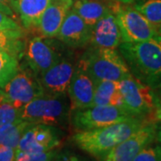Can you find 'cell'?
<instances>
[{
    "label": "cell",
    "mask_w": 161,
    "mask_h": 161,
    "mask_svg": "<svg viewBox=\"0 0 161 161\" xmlns=\"http://www.w3.org/2000/svg\"><path fill=\"white\" fill-rule=\"evenodd\" d=\"M118 48L133 77L152 90L161 86V35Z\"/></svg>",
    "instance_id": "1"
},
{
    "label": "cell",
    "mask_w": 161,
    "mask_h": 161,
    "mask_svg": "<svg viewBox=\"0 0 161 161\" xmlns=\"http://www.w3.org/2000/svg\"><path fill=\"white\" fill-rule=\"evenodd\" d=\"M147 122L145 117H135L108 126L79 131L74 135L73 140L79 149L92 157L102 159L114 147Z\"/></svg>",
    "instance_id": "2"
},
{
    "label": "cell",
    "mask_w": 161,
    "mask_h": 161,
    "mask_svg": "<svg viewBox=\"0 0 161 161\" xmlns=\"http://www.w3.org/2000/svg\"><path fill=\"white\" fill-rule=\"evenodd\" d=\"M96 80H119L132 75L120 52L114 48L93 47L78 64Z\"/></svg>",
    "instance_id": "3"
},
{
    "label": "cell",
    "mask_w": 161,
    "mask_h": 161,
    "mask_svg": "<svg viewBox=\"0 0 161 161\" xmlns=\"http://www.w3.org/2000/svg\"><path fill=\"white\" fill-rule=\"evenodd\" d=\"M120 30L122 42L135 43L159 34L158 26L151 23L133 6H124L120 2L112 4Z\"/></svg>",
    "instance_id": "4"
},
{
    "label": "cell",
    "mask_w": 161,
    "mask_h": 161,
    "mask_svg": "<svg viewBox=\"0 0 161 161\" xmlns=\"http://www.w3.org/2000/svg\"><path fill=\"white\" fill-rule=\"evenodd\" d=\"M135 117L140 116L132 115L121 108L95 105L86 108L75 109L73 115V124L76 129L85 131L108 126Z\"/></svg>",
    "instance_id": "5"
},
{
    "label": "cell",
    "mask_w": 161,
    "mask_h": 161,
    "mask_svg": "<svg viewBox=\"0 0 161 161\" xmlns=\"http://www.w3.org/2000/svg\"><path fill=\"white\" fill-rule=\"evenodd\" d=\"M66 116V108L59 97L43 95L24 105L21 108V119L31 124L58 125Z\"/></svg>",
    "instance_id": "6"
},
{
    "label": "cell",
    "mask_w": 161,
    "mask_h": 161,
    "mask_svg": "<svg viewBox=\"0 0 161 161\" xmlns=\"http://www.w3.org/2000/svg\"><path fill=\"white\" fill-rule=\"evenodd\" d=\"M125 109L132 115L145 117L153 112L156 98L153 90L132 75L118 81Z\"/></svg>",
    "instance_id": "7"
},
{
    "label": "cell",
    "mask_w": 161,
    "mask_h": 161,
    "mask_svg": "<svg viewBox=\"0 0 161 161\" xmlns=\"http://www.w3.org/2000/svg\"><path fill=\"white\" fill-rule=\"evenodd\" d=\"M2 91L4 98L17 108H22L32 99L45 95L40 80L31 69L27 71L19 68Z\"/></svg>",
    "instance_id": "8"
},
{
    "label": "cell",
    "mask_w": 161,
    "mask_h": 161,
    "mask_svg": "<svg viewBox=\"0 0 161 161\" xmlns=\"http://www.w3.org/2000/svg\"><path fill=\"white\" fill-rule=\"evenodd\" d=\"M158 127L155 123L147 122L128 138L114 147L102 159L106 161L133 160L139 152L155 141Z\"/></svg>",
    "instance_id": "9"
},
{
    "label": "cell",
    "mask_w": 161,
    "mask_h": 161,
    "mask_svg": "<svg viewBox=\"0 0 161 161\" xmlns=\"http://www.w3.org/2000/svg\"><path fill=\"white\" fill-rule=\"evenodd\" d=\"M59 145L60 138L58 136V131L53 125L31 124L23 132L15 151H47L54 150Z\"/></svg>",
    "instance_id": "10"
},
{
    "label": "cell",
    "mask_w": 161,
    "mask_h": 161,
    "mask_svg": "<svg viewBox=\"0 0 161 161\" xmlns=\"http://www.w3.org/2000/svg\"><path fill=\"white\" fill-rule=\"evenodd\" d=\"M26 62L36 75L46 72L61 60L59 54L44 37H34L30 40L25 50Z\"/></svg>",
    "instance_id": "11"
},
{
    "label": "cell",
    "mask_w": 161,
    "mask_h": 161,
    "mask_svg": "<svg viewBox=\"0 0 161 161\" xmlns=\"http://www.w3.org/2000/svg\"><path fill=\"white\" fill-rule=\"evenodd\" d=\"M92 27L71 7L56 38L72 47H83L92 39Z\"/></svg>",
    "instance_id": "12"
},
{
    "label": "cell",
    "mask_w": 161,
    "mask_h": 161,
    "mask_svg": "<svg viewBox=\"0 0 161 161\" xmlns=\"http://www.w3.org/2000/svg\"><path fill=\"white\" fill-rule=\"evenodd\" d=\"M75 71L73 64L68 60H59L46 72L40 75V82L45 95L61 97L67 92Z\"/></svg>",
    "instance_id": "13"
},
{
    "label": "cell",
    "mask_w": 161,
    "mask_h": 161,
    "mask_svg": "<svg viewBox=\"0 0 161 161\" xmlns=\"http://www.w3.org/2000/svg\"><path fill=\"white\" fill-rule=\"evenodd\" d=\"M91 44L93 47L116 49L122 43L121 32L113 6L92 27Z\"/></svg>",
    "instance_id": "14"
},
{
    "label": "cell",
    "mask_w": 161,
    "mask_h": 161,
    "mask_svg": "<svg viewBox=\"0 0 161 161\" xmlns=\"http://www.w3.org/2000/svg\"><path fill=\"white\" fill-rule=\"evenodd\" d=\"M95 81L80 65L74 71L68 86L72 109H81L93 106Z\"/></svg>",
    "instance_id": "15"
},
{
    "label": "cell",
    "mask_w": 161,
    "mask_h": 161,
    "mask_svg": "<svg viewBox=\"0 0 161 161\" xmlns=\"http://www.w3.org/2000/svg\"><path fill=\"white\" fill-rule=\"evenodd\" d=\"M72 6L73 0H57L50 3L38 24V29L42 37L56 38Z\"/></svg>",
    "instance_id": "16"
},
{
    "label": "cell",
    "mask_w": 161,
    "mask_h": 161,
    "mask_svg": "<svg viewBox=\"0 0 161 161\" xmlns=\"http://www.w3.org/2000/svg\"><path fill=\"white\" fill-rule=\"evenodd\" d=\"M52 0H14V10L26 29L38 27L40 20Z\"/></svg>",
    "instance_id": "17"
},
{
    "label": "cell",
    "mask_w": 161,
    "mask_h": 161,
    "mask_svg": "<svg viewBox=\"0 0 161 161\" xmlns=\"http://www.w3.org/2000/svg\"><path fill=\"white\" fill-rule=\"evenodd\" d=\"M114 106L125 109L119 83L115 80H96L93 106ZM130 113V112H129Z\"/></svg>",
    "instance_id": "18"
},
{
    "label": "cell",
    "mask_w": 161,
    "mask_h": 161,
    "mask_svg": "<svg viewBox=\"0 0 161 161\" xmlns=\"http://www.w3.org/2000/svg\"><path fill=\"white\" fill-rule=\"evenodd\" d=\"M110 7L111 4H106L100 0H75L73 1L72 6V8L91 27L105 15Z\"/></svg>",
    "instance_id": "19"
},
{
    "label": "cell",
    "mask_w": 161,
    "mask_h": 161,
    "mask_svg": "<svg viewBox=\"0 0 161 161\" xmlns=\"http://www.w3.org/2000/svg\"><path fill=\"white\" fill-rule=\"evenodd\" d=\"M30 125L31 123L29 122L20 119L2 127L0 129V147L16 149L23 132Z\"/></svg>",
    "instance_id": "20"
},
{
    "label": "cell",
    "mask_w": 161,
    "mask_h": 161,
    "mask_svg": "<svg viewBox=\"0 0 161 161\" xmlns=\"http://www.w3.org/2000/svg\"><path fill=\"white\" fill-rule=\"evenodd\" d=\"M24 49L23 32L0 31V52H6L20 59L23 56Z\"/></svg>",
    "instance_id": "21"
},
{
    "label": "cell",
    "mask_w": 161,
    "mask_h": 161,
    "mask_svg": "<svg viewBox=\"0 0 161 161\" xmlns=\"http://www.w3.org/2000/svg\"><path fill=\"white\" fill-rule=\"evenodd\" d=\"M19 70V59L6 52H0V89Z\"/></svg>",
    "instance_id": "22"
},
{
    "label": "cell",
    "mask_w": 161,
    "mask_h": 161,
    "mask_svg": "<svg viewBox=\"0 0 161 161\" xmlns=\"http://www.w3.org/2000/svg\"><path fill=\"white\" fill-rule=\"evenodd\" d=\"M133 7L154 25L161 24V0L140 1L135 3Z\"/></svg>",
    "instance_id": "23"
},
{
    "label": "cell",
    "mask_w": 161,
    "mask_h": 161,
    "mask_svg": "<svg viewBox=\"0 0 161 161\" xmlns=\"http://www.w3.org/2000/svg\"><path fill=\"white\" fill-rule=\"evenodd\" d=\"M21 119V108H15L5 98L0 101V129Z\"/></svg>",
    "instance_id": "24"
},
{
    "label": "cell",
    "mask_w": 161,
    "mask_h": 161,
    "mask_svg": "<svg viewBox=\"0 0 161 161\" xmlns=\"http://www.w3.org/2000/svg\"><path fill=\"white\" fill-rule=\"evenodd\" d=\"M57 153L55 150L37 151V152H16L15 158L17 161H47L55 159Z\"/></svg>",
    "instance_id": "25"
},
{
    "label": "cell",
    "mask_w": 161,
    "mask_h": 161,
    "mask_svg": "<svg viewBox=\"0 0 161 161\" xmlns=\"http://www.w3.org/2000/svg\"><path fill=\"white\" fill-rule=\"evenodd\" d=\"M161 160V146H148L139 152L133 161H158Z\"/></svg>",
    "instance_id": "26"
},
{
    "label": "cell",
    "mask_w": 161,
    "mask_h": 161,
    "mask_svg": "<svg viewBox=\"0 0 161 161\" xmlns=\"http://www.w3.org/2000/svg\"><path fill=\"white\" fill-rule=\"evenodd\" d=\"M0 31L5 32H23V29L14 18L0 11Z\"/></svg>",
    "instance_id": "27"
},
{
    "label": "cell",
    "mask_w": 161,
    "mask_h": 161,
    "mask_svg": "<svg viewBox=\"0 0 161 161\" xmlns=\"http://www.w3.org/2000/svg\"><path fill=\"white\" fill-rule=\"evenodd\" d=\"M15 158V149L0 147V161H13Z\"/></svg>",
    "instance_id": "28"
},
{
    "label": "cell",
    "mask_w": 161,
    "mask_h": 161,
    "mask_svg": "<svg viewBox=\"0 0 161 161\" xmlns=\"http://www.w3.org/2000/svg\"><path fill=\"white\" fill-rule=\"evenodd\" d=\"M13 9H14V0H0V11L14 18Z\"/></svg>",
    "instance_id": "29"
},
{
    "label": "cell",
    "mask_w": 161,
    "mask_h": 161,
    "mask_svg": "<svg viewBox=\"0 0 161 161\" xmlns=\"http://www.w3.org/2000/svg\"><path fill=\"white\" fill-rule=\"evenodd\" d=\"M154 118L157 121H161V98H156L155 108L153 110Z\"/></svg>",
    "instance_id": "30"
},
{
    "label": "cell",
    "mask_w": 161,
    "mask_h": 161,
    "mask_svg": "<svg viewBox=\"0 0 161 161\" xmlns=\"http://www.w3.org/2000/svg\"><path fill=\"white\" fill-rule=\"evenodd\" d=\"M117 2H120L124 5H130V4H132V3H137V2H140V1H143V0H116Z\"/></svg>",
    "instance_id": "31"
},
{
    "label": "cell",
    "mask_w": 161,
    "mask_h": 161,
    "mask_svg": "<svg viewBox=\"0 0 161 161\" xmlns=\"http://www.w3.org/2000/svg\"><path fill=\"white\" fill-rule=\"evenodd\" d=\"M153 92H154V95H155L156 98H161V86L157 88L155 90H153Z\"/></svg>",
    "instance_id": "32"
},
{
    "label": "cell",
    "mask_w": 161,
    "mask_h": 161,
    "mask_svg": "<svg viewBox=\"0 0 161 161\" xmlns=\"http://www.w3.org/2000/svg\"><path fill=\"white\" fill-rule=\"evenodd\" d=\"M157 139L161 143V126L158 127V132H157Z\"/></svg>",
    "instance_id": "33"
},
{
    "label": "cell",
    "mask_w": 161,
    "mask_h": 161,
    "mask_svg": "<svg viewBox=\"0 0 161 161\" xmlns=\"http://www.w3.org/2000/svg\"><path fill=\"white\" fill-rule=\"evenodd\" d=\"M4 99V94H3V91L2 89H0V101Z\"/></svg>",
    "instance_id": "34"
},
{
    "label": "cell",
    "mask_w": 161,
    "mask_h": 161,
    "mask_svg": "<svg viewBox=\"0 0 161 161\" xmlns=\"http://www.w3.org/2000/svg\"><path fill=\"white\" fill-rule=\"evenodd\" d=\"M158 31L159 34L161 35V24H159V25H158Z\"/></svg>",
    "instance_id": "35"
}]
</instances>
